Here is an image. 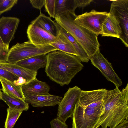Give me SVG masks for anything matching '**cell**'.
I'll list each match as a JSON object with an SVG mask.
<instances>
[{
	"label": "cell",
	"instance_id": "5",
	"mask_svg": "<svg viewBox=\"0 0 128 128\" xmlns=\"http://www.w3.org/2000/svg\"><path fill=\"white\" fill-rule=\"evenodd\" d=\"M103 110V106L97 108L84 107L78 101L72 117V128H94Z\"/></svg>",
	"mask_w": 128,
	"mask_h": 128
},
{
	"label": "cell",
	"instance_id": "30",
	"mask_svg": "<svg viewBox=\"0 0 128 128\" xmlns=\"http://www.w3.org/2000/svg\"><path fill=\"white\" fill-rule=\"evenodd\" d=\"M93 0H77L78 7L84 8L90 4Z\"/></svg>",
	"mask_w": 128,
	"mask_h": 128
},
{
	"label": "cell",
	"instance_id": "14",
	"mask_svg": "<svg viewBox=\"0 0 128 128\" xmlns=\"http://www.w3.org/2000/svg\"><path fill=\"white\" fill-rule=\"evenodd\" d=\"M22 89L24 95L37 96L48 94L50 88L46 83L36 78L22 85Z\"/></svg>",
	"mask_w": 128,
	"mask_h": 128
},
{
	"label": "cell",
	"instance_id": "8",
	"mask_svg": "<svg viewBox=\"0 0 128 128\" xmlns=\"http://www.w3.org/2000/svg\"><path fill=\"white\" fill-rule=\"evenodd\" d=\"M109 13L119 23L122 33L120 39L128 47V0H117L112 2Z\"/></svg>",
	"mask_w": 128,
	"mask_h": 128
},
{
	"label": "cell",
	"instance_id": "35",
	"mask_svg": "<svg viewBox=\"0 0 128 128\" xmlns=\"http://www.w3.org/2000/svg\"><path fill=\"white\" fill-rule=\"evenodd\" d=\"M2 89L0 88V100H2Z\"/></svg>",
	"mask_w": 128,
	"mask_h": 128
},
{
	"label": "cell",
	"instance_id": "18",
	"mask_svg": "<svg viewBox=\"0 0 128 128\" xmlns=\"http://www.w3.org/2000/svg\"><path fill=\"white\" fill-rule=\"evenodd\" d=\"M31 23L35 24L52 35L57 36L58 34L56 22L50 17L46 16L41 12Z\"/></svg>",
	"mask_w": 128,
	"mask_h": 128
},
{
	"label": "cell",
	"instance_id": "21",
	"mask_svg": "<svg viewBox=\"0 0 128 128\" xmlns=\"http://www.w3.org/2000/svg\"><path fill=\"white\" fill-rule=\"evenodd\" d=\"M50 45L57 50L78 56V54L72 44L64 36L58 32L56 40Z\"/></svg>",
	"mask_w": 128,
	"mask_h": 128
},
{
	"label": "cell",
	"instance_id": "19",
	"mask_svg": "<svg viewBox=\"0 0 128 128\" xmlns=\"http://www.w3.org/2000/svg\"><path fill=\"white\" fill-rule=\"evenodd\" d=\"M56 23L58 32L62 35L72 44L78 54V57L80 60L83 62H88L90 58L81 45L68 32L56 22Z\"/></svg>",
	"mask_w": 128,
	"mask_h": 128
},
{
	"label": "cell",
	"instance_id": "27",
	"mask_svg": "<svg viewBox=\"0 0 128 128\" xmlns=\"http://www.w3.org/2000/svg\"><path fill=\"white\" fill-rule=\"evenodd\" d=\"M0 77L13 82L17 80L18 78L13 74L0 68Z\"/></svg>",
	"mask_w": 128,
	"mask_h": 128
},
{
	"label": "cell",
	"instance_id": "7",
	"mask_svg": "<svg viewBox=\"0 0 128 128\" xmlns=\"http://www.w3.org/2000/svg\"><path fill=\"white\" fill-rule=\"evenodd\" d=\"M82 90L77 86L68 89L58 104L57 118L66 122L68 118H72Z\"/></svg>",
	"mask_w": 128,
	"mask_h": 128
},
{
	"label": "cell",
	"instance_id": "15",
	"mask_svg": "<svg viewBox=\"0 0 128 128\" xmlns=\"http://www.w3.org/2000/svg\"><path fill=\"white\" fill-rule=\"evenodd\" d=\"M106 90L104 88L90 91L82 90L79 102L84 107L102 103Z\"/></svg>",
	"mask_w": 128,
	"mask_h": 128
},
{
	"label": "cell",
	"instance_id": "26",
	"mask_svg": "<svg viewBox=\"0 0 128 128\" xmlns=\"http://www.w3.org/2000/svg\"><path fill=\"white\" fill-rule=\"evenodd\" d=\"M56 0H45L44 6L46 12L50 17L55 18V12Z\"/></svg>",
	"mask_w": 128,
	"mask_h": 128
},
{
	"label": "cell",
	"instance_id": "23",
	"mask_svg": "<svg viewBox=\"0 0 128 128\" xmlns=\"http://www.w3.org/2000/svg\"><path fill=\"white\" fill-rule=\"evenodd\" d=\"M2 100L11 109L22 111H27L29 109L28 104L25 100L8 95L3 92Z\"/></svg>",
	"mask_w": 128,
	"mask_h": 128
},
{
	"label": "cell",
	"instance_id": "13",
	"mask_svg": "<svg viewBox=\"0 0 128 128\" xmlns=\"http://www.w3.org/2000/svg\"><path fill=\"white\" fill-rule=\"evenodd\" d=\"M0 68L6 70L16 76L26 79V83L36 78L37 72L32 71L22 67L15 64L0 62Z\"/></svg>",
	"mask_w": 128,
	"mask_h": 128
},
{
	"label": "cell",
	"instance_id": "34",
	"mask_svg": "<svg viewBox=\"0 0 128 128\" xmlns=\"http://www.w3.org/2000/svg\"><path fill=\"white\" fill-rule=\"evenodd\" d=\"M0 50L9 51V47L3 43L0 36Z\"/></svg>",
	"mask_w": 128,
	"mask_h": 128
},
{
	"label": "cell",
	"instance_id": "24",
	"mask_svg": "<svg viewBox=\"0 0 128 128\" xmlns=\"http://www.w3.org/2000/svg\"><path fill=\"white\" fill-rule=\"evenodd\" d=\"M7 115L5 122V128H14V125L22 112L9 108L7 109Z\"/></svg>",
	"mask_w": 128,
	"mask_h": 128
},
{
	"label": "cell",
	"instance_id": "17",
	"mask_svg": "<svg viewBox=\"0 0 128 128\" xmlns=\"http://www.w3.org/2000/svg\"><path fill=\"white\" fill-rule=\"evenodd\" d=\"M46 54L38 55L18 61L16 64L28 70L37 72L40 68L46 67Z\"/></svg>",
	"mask_w": 128,
	"mask_h": 128
},
{
	"label": "cell",
	"instance_id": "36",
	"mask_svg": "<svg viewBox=\"0 0 128 128\" xmlns=\"http://www.w3.org/2000/svg\"></svg>",
	"mask_w": 128,
	"mask_h": 128
},
{
	"label": "cell",
	"instance_id": "32",
	"mask_svg": "<svg viewBox=\"0 0 128 128\" xmlns=\"http://www.w3.org/2000/svg\"><path fill=\"white\" fill-rule=\"evenodd\" d=\"M14 84L17 86H22L26 83V80L24 78L20 77L13 82Z\"/></svg>",
	"mask_w": 128,
	"mask_h": 128
},
{
	"label": "cell",
	"instance_id": "20",
	"mask_svg": "<svg viewBox=\"0 0 128 128\" xmlns=\"http://www.w3.org/2000/svg\"><path fill=\"white\" fill-rule=\"evenodd\" d=\"M0 82L2 87L3 92L8 95L25 101L22 89V86H16L13 82L0 77Z\"/></svg>",
	"mask_w": 128,
	"mask_h": 128
},
{
	"label": "cell",
	"instance_id": "6",
	"mask_svg": "<svg viewBox=\"0 0 128 128\" xmlns=\"http://www.w3.org/2000/svg\"><path fill=\"white\" fill-rule=\"evenodd\" d=\"M109 13L92 10L79 16H76L74 22L98 36L102 35L103 23Z\"/></svg>",
	"mask_w": 128,
	"mask_h": 128
},
{
	"label": "cell",
	"instance_id": "3",
	"mask_svg": "<svg viewBox=\"0 0 128 128\" xmlns=\"http://www.w3.org/2000/svg\"><path fill=\"white\" fill-rule=\"evenodd\" d=\"M76 16L68 12L56 16L55 18L56 22L79 43L90 58L100 49L98 36L75 23L74 20Z\"/></svg>",
	"mask_w": 128,
	"mask_h": 128
},
{
	"label": "cell",
	"instance_id": "10",
	"mask_svg": "<svg viewBox=\"0 0 128 128\" xmlns=\"http://www.w3.org/2000/svg\"><path fill=\"white\" fill-rule=\"evenodd\" d=\"M27 33L29 41L36 45H50L56 39L57 36L50 34L35 24L31 23Z\"/></svg>",
	"mask_w": 128,
	"mask_h": 128
},
{
	"label": "cell",
	"instance_id": "28",
	"mask_svg": "<svg viewBox=\"0 0 128 128\" xmlns=\"http://www.w3.org/2000/svg\"><path fill=\"white\" fill-rule=\"evenodd\" d=\"M50 128H68L66 122H62L57 118L52 120L50 122Z\"/></svg>",
	"mask_w": 128,
	"mask_h": 128
},
{
	"label": "cell",
	"instance_id": "4",
	"mask_svg": "<svg viewBox=\"0 0 128 128\" xmlns=\"http://www.w3.org/2000/svg\"><path fill=\"white\" fill-rule=\"evenodd\" d=\"M57 50L51 45H36L30 41L18 43L9 50L6 59L7 62L15 64L26 59L38 55L46 54Z\"/></svg>",
	"mask_w": 128,
	"mask_h": 128
},
{
	"label": "cell",
	"instance_id": "33",
	"mask_svg": "<svg viewBox=\"0 0 128 128\" xmlns=\"http://www.w3.org/2000/svg\"><path fill=\"white\" fill-rule=\"evenodd\" d=\"M114 128H128V118L126 119Z\"/></svg>",
	"mask_w": 128,
	"mask_h": 128
},
{
	"label": "cell",
	"instance_id": "29",
	"mask_svg": "<svg viewBox=\"0 0 128 128\" xmlns=\"http://www.w3.org/2000/svg\"><path fill=\"white\" fill-rule=\"evenodd\" d=\"M30 2L33 8L39 10L40 12L42 8L44 6L45 0H30Z\"/></svg>",
	"mask_w": 128,
	"mask_h": 128
},
{
	"label": "cell",
	"instance_id": "37",
	"mask_svg": "<svg viewBox=\"0 0 128 128\" xmlns=\"http://www.w3.org/2000/svg\"></svg>",
	"mask_w": 128,
	"mask_h": 128
},
{
	"label": "cell",
	"instance_id": "2",
	"mask_svg": "<svg viewBox=\"0 0 128 128\" xmlns=\"http://www.w3.org/2000/svg\"><path fill=\"white\" fill-rule=\"evenodd\" d=\"M47 54L45 70L47 76L61 86L68 85L84 67L76 56L58 50Z\"/></svg>",
	"mask_w": 128,
	"mask_h": 128
},
{
	"label": "cell",
	"instance_id": "16",
	"mask_svg": "<svg viewBox=\"0 0 128 128\" xmlns=\"http://www.w3.org/2000/svg\"><path fill=\"white\" fill-rule=\"evenodd\" d=\"M102 32V37L120 38L121 36L122 32L119 23L114 17L109 13L103 24Z\"/></svg>",
	"mask_w": 128,
	"mask_h": 128
},
{
	"label": "cell",
	"instance_id": "31",
	"mask_svg": "<svg viewBox=\"0 0 128 128\" xmlns=\"http://www.w3.org/2000/svg\"><path fill=\"white\" fill-rule=\"evenodd\" d=\"M8 51L0 50V62H6Z\"/></svg>",
	"mask_w": 128,
	"mask_h": 128
},
{
	"label": "cell",
	"instance_id": "9",
	"mask_svg": "<svg viewBox=\"0 0 128 128\" xmlns=\"http://www.w3.org/2000/svg\"><path fill=\"white\" fill-rule=\"evenodd\" d=\"M92 64L98 69L109 81L113 83L117 88L122 84V80L114 70L112 64L104 57L98 49L90 58Z\"/></svg>",
	"mask_w": 128,
	"mask_h": 128
},
{
	"label": "cell",
	"instance_id": "25",
	"mask_svg": "<svg viewBox=\"0 0 128 128\" xmlns=\"http://www.w3.org/2000/svg\"><path fill=\"white\" fill-rule=\"evenodd\" d=\"M18 0H0V14L10 10L18 2Z\"/></svg>",
	"mask_w": 128,
	"mask_h": 128
},
{
	"label": "cell",
	"instance_id": "1",
	"mask_svg": "<svg viewBox=\"0 0 128 128\" xmlns=\"http://www.w3.org/2000/svg\"><path fill=\"white\" fill-rule=\"evenodd\" d=\"M104 110L94 128H114L128 118V84L121 91L118 88L107 90L103 100Z\"/></svg>",
	"mask_w": 128,
	"mask_h": 128
},
{
	"label": "cell",
	"instance_id": "11",
	"mask_svg": "<svg viewBox=\"0 0 128 128\" xmlns=\"http://www.w3.org/2000/svg\"><path fill=\"white\" fill-rule=\"evenodd\" d=\"M20 22L17 18L2 16L0 18V36L3 43L9 47L14 38Z\"/></svg>",
	"mask_w": 128,
	"mask_h": 128
},
{
	"label": "cell",
	"instance_id": "12",
	"mask_svg": "<svg viewBox=\"0 0 128 128\" xmlns=\"http://www.w3.org/2000/svg\"><path fill=\"white\" fill-rule=\"evenodd\" d=\"M25 101L33 107H42L54 106L58 105L62 98L49 93L37 96L24 95Z\"/></svg>",
	"mask_w": 128,
	"mask_h": 128
},
{
	"label": "cell",
	"instance_id": "22",
	"mask_svg": "<svg viewBox=\"0 0 128 128\" xmlns=\"http://www.w3.org/2000/svg\"><path fill=\"white\" fill-rule=\"evenodd\" d=\"M78 7L77 0H56V17L68 12L75 15V10Z\"/></svg>",
	"mask_w": 128,
	"mask_h": 128
}]
</instances>
